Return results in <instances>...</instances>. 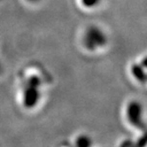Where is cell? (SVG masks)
Listing matches in <instances>:
<instances>
[{"label":"cell","instance_id":"obj_1","mask_svg":"<svg viewBox=\"0 0 147 147\" xmlns=\"http://www.w3.org/2000/svg\"><path fill=\"white\" fill-rule=\"evenodd\" d=\"M107 37L103 31L97 27H90L84 36V44L89 50H97L106 45Z\"/></svg>","mask_w":147,"mask_h":147},{"label":"cell","instance_id":"obj_2","mask_svg":"<svg viewBox=\"0 0 147 147\" xmlns=\"http://www.w3.org/2000/svg\"><path fill=\"white\" fill-rule=\"evenodd\" d=\"M126 113H127L129 121L135 128L143 131L147 130L146 125L143 121V107L139 102L131 101L130 103H129Z\"/></svg>","mask_w":147,"mask_h":147},{"label":"cell","instance_id":"obj_3","mask_svg":"<svg viewBox=\"0 0 147 147\" xmlns=\"http://www.w3.org/2000/svg\"><path fill=\"white\" fill-rule=\"evenodd\" d=\"M131 72L134 77L138 82L142 83L147 82V72L145 71V68L142 65L134 64L131 67Z\"/></svg>","mask_w":147,"mask_h":147},{"label":"cell","instance_id":"obj_4","mask_svg":"<svg viewBox=\"0 0 147 147\" xmlns=\"http://www.w3.org/2000/svg\"><path fill=\"white\" fill-rule=\"evenodd\" d=\"M77 144L80 146H90L91 144V140L88 138V136H80L77 140Z\"/></svg>","mask_w":147,"mask_h":147},{"label":"cell","instance_id":"obj_5","mask_svg":"<svg viewBox=\"0 0 147 147\" xmlns=\"http://www.w3.org/2000/svg\"><path fill=\"white\" fill-rule=\"evenodd\" d=\"M82 2L87 7H94L100 2V0H82Z\"/></svg>","mask_w":147,"mask_h":147},{"label":"cell","instance_id":"obj_6","mask_svg":"<svg viewBox=\"0 0 147 147\" xmlns=\"http://www.w3.org/2000/svg\"><path fill=\"white\" fill-rule=\"evenodd\" d=\"M146 144H147V130L144 131L143 136L139 138V140L138 142V145L143 146V145H145Z\"/></svg>","mask_w":147,"mask_h":147},{"label":"cell","instance_id":"obj_7","mask_svg":"<svg viewBox=\"0 0 147 147\" xmlns=\"http://www.w3.org/2000/svg\"><path fill=\"white\" fill-rule=\"evenodd\" d=\"M142 66H143L144 68L147 69V56H146L145 58L143 59V60H142Z\"/></svg>","mask_w":147,"mask_h":147}]
</instances>
